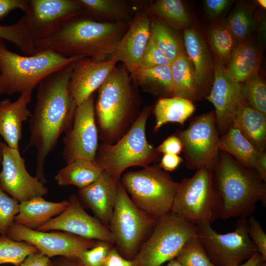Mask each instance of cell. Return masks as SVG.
<instances>
[{
	"label": "cell",
	"instance_id": "cell-16",
	"mask_svg": "<svg viewBox=\"0 0 266 266\" xmlns=\"http://www.w3.org/2000/svg\"><path fill=\"white\" fill-rule=\"evenodd\" d=\"M1 149L0 188L3 191L20 202L48 193V188L38 177L29 174L25 159L19 150L11 148L3 142Z\"/></svg>",
	"mask_w": 266,
	"mask_h": 266
},
{
	"label": "cell",
	"instance_id": "cell-25",
	"mask_svg": "<svg viewBox=\"0 0 266 266\" xmlns=\"http://www.w3.org/2000/svg\"><path fill=\"white\" fill-rule=\"evenodd\" d=\"M173 83L172 97L191 101L201 97L194 66L188 58L181 53L170 64Z\"/></svg>",
	"mask_w": 266,
	"mask_h": 266
},
{
	"label": "cell",
	"instance_id": "cell-42",
	"mask_svg": "<svg viewBox=\"0 0 266 266\" xmlns=\"http://www.w3.org/2000/svg\"><path fill=\"white\" fill-rule=\"evenodd\" d=\"M19 201L8 196L0 188V234L6 235L18 213Z\"/></svg>",
	"mask_w": 266,
	"mask_h": 266
},
{
	"label": "cell",
	"instance_id": "cell-3",
	"mask_svg": "<svg viewBox=\"0 0 266 266\" xmlns=\"http://www.w3.org/2000/svg\"><path fill=\"white\" fill-rule=\"evenodd\" d=\"M129 72L124 65L116 66L98 90L95 119L102 142H116L139 115L138 96Z\"/></svg>",
	"mask_w": 266,
	"mask_h": 266
},
{
	"label": "cell",
	"instance_id": "cell-40",
	"mask_svg": "<svg viewBox=\"0 0 266 266\" xmlns=\"http://www.w3.org/2000/svg\"><path fill=\"white\" fill-rule=\"evenodd\" d=\"M253 19L248 10L240 7L230 16L226 27L239 42L244 41L253 27Z\"/></svg>",
	"mask_w": 266,
	"mask_h": 266
},
{
	"label": "cell",
	"instance_id": "cell-5",
	"mask_svg": "<svg viewBox=\"0 0 266 266\" xmlns=\"http://www.w3.org/2000/svg\"><path fill=\"white\" fill-rule=\"evenodd\" d=\"M83 58L65 57L49 50L21 56L8 50L0 38V95L32 94L47 76Z\"/></svg>",
	"mask_w": 266,
	"mask_h": 266
},
{
	"label": "cell",
	"instance_id": "cell-6",
	"mask_svg": "<svg viewBox=\"0 0 266 266\" xmlns=\"http://www.w3.org/2000/svg\"><path fill=\"white\" fill-rule=\"evenodd\" d=\"M150 112V107L144 108L129 130L115 143L99 145L95 161L117 181L128 168L147 166L158 157L156 148L148 142L146 135Z\"/></svg>",
	"mask_w": 266,
	"mask_h": 266
},
{
	"label": "cell",
	"instance_id": "cell-29",
	"mask_svg": "<svg viewBox=\"0 0 266 266\" xmlns=\"http://www.w3.org/2000/svg\"><path fill=\"white\" fill-rule=\"evenodd\" d=\"M195 109L192 101L186 99L178 97L160 98L154 109V131H158L168 123H177L183 125Z\"/></svg>",
	"mask_w": 266,
	"mask_h": 266
},
{
	"label": "cell",
	"instance_id": "cell-49",
	"mask_svg": "<svg viewBox=\"0 0 266 266\" xmlns=\"http://www.w3.org/2000/svg\"><path fill=\"white\" fill-rule=\"evenodd\" d=\"M183 162V159L178 155L164 154L158 166L165 171H172Z\"/></svg>",
	"mask_w": 266,
	"mask_h": 266
},
{
	"label": "cell",
	"instance_id": "cell-14",
	"mask_svg": "<svg viewBox=\"0 0 266 266\" xmlns=\"http://www.w3.org/2000/svg\"><path fill=\"white\" fill-rule=\"evenodd\" d=\"M6 235L18 241H25L50 258L56 256L74 258L93 247L98 240L85 238L61 231H40L14 222Z\"/></svg>",
	"mask_w": 266,
	"mask_h": 266
},
{
	"label": "cell",
	"instance_id": "cell-39",
	"mask_svg": "<svg viewBox=\"0 0 266 266\" xmlns=\"http://www.w3.org/2000/svg\"><path fill=\"white\" fill-rule=\"evenodd\" d=\"M175 259L182 266H215L196 235L188 241Z\"/></svg>",
	"mask_w": 266,
	"mask_h": 266
},
{
	"label": "cell",
	"instance_id": "cell-45",
	"mask_svg": "<svg viewBox=\"0 0 266 266\" xmlns=\"http://www.w3.org/2000/svg\"><path fill=\"white\" fill-rule=\"evenodd\" d=\"M156 151L159 154L179 155L182 151V144L177 135H171L159 145Z\"/></svg>",
	"mask_w": 266,
	"mask_h": 266
},
{
	"label": "cell",
	"instance_id": "cell-15",
	"mask_svg": "<svg viewBox=\"0 0 266 266\" xmlns=\"http://www.w3.org/2000/svg\"><path fill=\"white\" fill-rule=\"evenodd\" d=\"M99 138L93 94L77 106L72 126L63 139V156L66 164L77 158L95 161Z\"/></svg>",
	"mask_w": 266,
	"mask_h": 266
},
{
	"label": "cell",
	"instance_id": "cell-21",
	"mask_svg": "<svg viewBox=\"0 0 266 266\" xmlns=\"http://www.w3.org/2000/svg\"><path fill=\"white\" fill-rule=\"evenodd\" d=\"M119 183L104 170L96 181L78 190L77 196L81 203L108 227L117 199Z\"/></svg>",
	"mask_w": 266,
	"mask_h": 266
},
{
	"label": "cell",
	"instance_id": "cell-10",
	"mask_svg": "<svg viewBox=\"0 0 266 266\" xmlns=\"http://www.w3.org/2000/svg\"><path fill=\"white\" fill-rule=\"evenodd\" d=\"M157 220L132 201L120 182L108 228L113 236L115 248L123 257L128 260L135 258Z\"/></svg>",
	"mask_w": 266,
	"mask_h": 266
},
{
	"label": "cell",
	"instance_id": "cell-53",
	"mask_svg": "<svg viewBox=\"0 0 266 266\" xmlns=\"http://www.w3.org/2000/svg\"><path fill=\"white\" fill-rule=\"evenodd\" d=\"M262 258H263L261 255L258 252H256L244 263L235 266H256Z\"/></svg>",
	"mask_w": 266,
	"mask_h": 266
},
{
	"label": "cell",
	"instance_id": "cell-57",
	"mask_svg": "<svg viewBox=\"0 0 266 266\" xmlns=\"http://www.w3.org/2000/svg\"><path fill=\"white\" fill-rule=\"evenodd\" d=\"M2 142L0 140V167L1 166V159H2V149H1Z\"/></svg>",
	"mask_w": 266,
	"mask_h": 266
},
{
	"label": "cell",
	"instance_id": "cell-1",
	"mask_svg": "<svg viewBox=\"0 0 266 266\" xmlns=\"http://www.w3.org/2000/svg\"><path fill=\"white\" fill-rule=\"evenodd\" d=\"M75 62L40 82L35 108L29 119L31 133L26 149L34 147L36 149V176L43 184L46 182L44 167L47 157L73 123L77 105L70 95L68 83Z\"/></svg>",
	"mask_w": 266,
	"mask_h": 266
},
{
	"label": "cell",
	"instance_id": "cell-2",
	"mask_svg": "<svg viewBox=\"0 0 266 266\" xmlns=\"http://www.w3.org/2000/svg\"><path fill=\"white\" fill-rule=\"evenodd\" d=\"M126 27L121 22H100L79 16L50 37L35 42L36 53L49 50L65 57L105 61L114 52Z\"/></svg>",
	"mask_w": 266,
	"mask_h": 266
},
{
	"label": "cell",
	"instance_id": "cell-22",
	"mask_svg": "<svg viewBox=\"0 0 266 266\" xmlns=\"http://www.w3.org/2000/svg\"><path fill=\"white\" fill-rule=\"evenodd\" d=\"M31 100L32 94L24 93L14 102L8 99L0 102V136L11 148L19 150L23 124L32 114L28 108Z\"/></svg>",
	"mask_w": 266,
	"mask_h": 266
},
{
	"label": "cell",
	"instance_id": "cell-27",
	"mask_svg": "<svg viewBox=\"0 0 266 266\" xmlns=\"http://www.w3.org/2000/svg\"><path fill=\"white\" fill-rule=\"evenodd\" d=\"M103 171L95 160L77 158L61 169L55 180L59 186L74 185L80 189L96 181Z\"/></svg>",
	"mask_w": 266,
	"mask_h": 266
},
{
	"label": "cell",
	"instance_id": "cell-31",
	"mask_svg": "<svg viewBox=\"0 0 266 266\" xmlns=\"http://www.w3.org/2000/svg\"><path fill=\"white\" fill-rule=\"evenodd\" d=\"M219 149L241 164L255 169L259 152L237 129L232 127L220 136Z\"/></svg>",
	"mask_w": 266,
	"mask_h": 266
},
{
	"label": "cell",
	"instance_id": "cell-4",
	"mask_svg": "<svg viewBox=\"0 0 266 266\" xmlns=\"http://www.w3.org/2000/svg\"><path fill=\"white\" fill-rule=\"evenodd\" d=\"M215 187L222 202L221 219L247 218L256 204H266V185L256 171L227 153L219 151L213 171Z\"/></svg>",
	"mask_w": 266,
	"mask_h": 266
},
{
	"label": "cell",
	"instance_id": "cell-18",
	"mask_svg": "<svg viewBox=\"0 0 266 266\" xmlns=\"http://www.w3.org/2000/svg\"><path fill=\"white\" fill-rule=\"evenodd\" d=\"M214 70L213 85L206 99L214 106L216 126L220 136L232 127L238 105L243 101V85L227 75L216 57Z\"/></svg>",
	"mask_w": 266,
	"mask_h": 266
},
{
	"label": "cell",
	"instance_id": "cell-12",
	"mask_svg": "<svg viewBox=\"0 0 266 266\" xmlns=\"http://www.w3.org/2000/svg\"><path fill=\"white\" fill-rule=\"evenodd\" d=\"M177 135L182 144L188 168L196 170L202 167L214 169L219 152L220 138L214 111L196 117Z\"/></svg>",
	"mask_w": 266,
	"mask_h": 266
},
{
	"label": "cell",
	"instance_id": "cell-35",
	"mask_svg": "<svg viewBox=\"0 0 266 266\" xmlns=\"http://www.w3.org/2000/svg\"><path fill=\"white\" fill-rule=\"evenodd\" d=\"M0 38L14 44L26 56L36 53L35 42L27 29L24 16L14 24L0 25Z\"/></svg>",
	"mask_w": 266,
	"mask_h": 266
},
{
	"label": "cell",
	"instance_id": "cell-24",
	"mask_svg": "<svg viewBox=\"0 0 266 266\" xmlns=\"http://www.w3.org/2000/svg\"><path fill=\"white\" fill-rule=\"evenodd\" d=\"M232 127L239 130L258 152L266 148V115L241 102Z\"/></svg>",
	"mask_w": 266,
	"mask_h": 266
},
{
	"label": "cell",
	"instance_id": "cell-47",
	"mask_svg": "<svg viewBox=\"0 0 266 266\" xmlns=\"http://www.w3.org/2000/svg\"><path fill=\"white\" fill-rule=\"evenodd\" d=\"M230 3V1L228 0H206L204 2L206 12L212 18L222 13Z\"/></svg>",
	"mask_w": 266,
	"mask_h": 266
},
{
	"label": "cell",
	"instance_id": "cell-50",
	"mask_svg": "<svg viewBox=\"0 0 266 266\" xmlns=\"http://www.w3.org/2000/svg\"><path fill=\"white\" fill-rule=\"evenodd\" d=\"M50 258L40 252L29 255L19 266H51Z\"/></svg>",
	"mask_w": 266,
	"mask_h": 266
},
{
	"label": "cell",
	"instance_id": "cell-44",
	"mask_svg": "<svg viewBox=\"0 0 266 266\" xmlns=\"http://www.w3.org/2000/svg\"><path fill=\"white\" fill-rule=\"evenodd\" d=\"M248 235L256 246L258 252L266 260V234L260 223L251 216L247 220Z\"/></svg>",
	"mask_w": 266,
	"mask_h": 266
},
{
	"label": "cell",
	"instance_id": "cell-34",
	"mask_svg": "<svg viewBox=\"0 0 266 266\" xmlns=\"http://www.w3.org/2000/svg\"><path fill=\"white\" fill-rule=\"evenodd\" d=\"M150 37L171 63L181 53L180 43L172 30L158 19L150 22Z\"/></svg>",
	"mask_w": 266,
	"mask_h": 266
},
{
	"label": "cell",
	"instance_id": "cell-43",
	"mask_svg": "<svg viewBox=\"0 0 266 266\" xmlns=\"http://www.w3.org/2000/svg\"><path fill=\"white\" fill-rule=\"evenodd\" d=\"M170 64L171 62L159 49L150 37L140 61L139 68H149Z\"/></svg>",
	"mask_w": 266,
	"mask_h": 266
},
{
	"label": "cell",
	"instance_id": "cell-30",
	"mask_svg": "<svg viewBox=\"0 0 266 266\" xmlns=\"http://www.w3.org/2000/svg\"><path fill=\"white\" fill-rule=\"evenodd\" d=\"M259 65L257 50L250 43L243 41L237 45L225 70L230 78L241 83L257 73Z\"/></svg>",
	"mask_w": 266,
	"mask_h": 266
},
{
	"label": "cell",
	"instance_id": "cell-13",
	"mask_svg": "<svg viewBox=\"0 0 266 266\" xmlns=\"http://www.w3.org/2000/svg\"><path fill=\"white\" fill-rule=\"evenodd\" d=\"M22 11L34 42L50 37L68 21L82 15L77 0H27Z\"/></svg>",
	"mask_w": 266,
	"mask_h": 266
},
{
	"label": "cell",
	"instance_id": "cell-36",
	"mask_svg": "<svg viewBox=\"0 0 266 266\" xmlns=\"http://www.w3.org/2000/svg\"><path fill=\"white\" fill-rule=\"evenodd\" d=\"M38 251L27 242L15 241L6 235L0 236V265L11 264L19 266L29 255Z\"/></svg>",
	"mask_w": 266,
	"mask_h": 266
},
{
	"label": "cell",
	"instance_id": "cell-19",
	"mask_svg": "<svg viewBox=\"0 0 266 266\" xmlns=\"http://www.w3.org/2000/svg\"><path fill=\"white\" fill-rule=\"evenodd\" d=\"M117 63L113 58L103 61L83 58L75 63L69 81L68 90L77 106L98 90Z\"/></svg>",
	"mask_w": 266,
	"mask_h": 266
},
{
	"label": "cell",
	"instance_id": "cell-26",
	"mask_svg": "<svg viewBox=\"0 0 266 266\" xmlns=\"http://www.w3.org/2000/svg\"><path fill=\"white\" fill-rule=\"evenodd\" d=\"M184 42L187 57L192 63L201 95L206 87L211 66V57L207 48L200 34L193 29L184 31Z\"/></svg>",
	"mask_w": 266,
	"mask_h": 266
},
{
	"label": "cell",
	"instance_id": "cell-9",
	"mask_svg": "<svg viewBox=\"0 0 266 266\" xmlns=\"http://www.w3.org/2000/svg\"><path fill=\"white\" fill-rule=\"evenodd\" d=\"M197 225L171 211L159 218L133 259L135 266H161L175 259L196 235Z\"/></svg>",
	"mask_w": 266,
	"mask_h": 266
},
{
	"label": "cell",
	"instance_id": "cell-54",
	"mask_svg": "<svg viewBox=\"0 0 266 266\" xmlns=\"http://www.w3.org/2000/svg\"><path fill=\"white\" fill-rule=\"evenodd\" d=\"M166 266H182V265L176 259H174L169 261Z\"/></svg>",
	"mask_w": 266,
	"mask_h": 266
},
{
	"label": "cell",
	"instance_id": "cell-55",
	"mask_svg": "<svg viewBox=\"0 0 266 266\" xmlns=\"http://www.w3.org/2000/svg\"><path fill=\"white\" fill-rule=\"evenodd\" d=\"M256 266H266V260L262 258Z\"/></svg>",
	"mask_w": 266,
	"mask_h": 266
},
{
	"label": "cell",
	"instance_id": "cell-37",
	"mask_svg": "<svg viewBox=\"0 0 266 266\" xmlns=\"http://www.w3.org/2000/svg\"><path fill=\"white\" fill-rule=\"evenodd\" d=\"M209 42L216 57L224 65L230 62L236 48V39L225 26H218L212 29L209 33Z\"/></svg>",
	"mask_w": 266,
	"mask_h": 266
},
{
	"label": "cell",
	"instance_id": "cell-46",
	"mask_svg": "<svg viewBox=\"0 0 266 266\" xmlns=\"http://www.w3.org/2000/svg\"><path fill=\"white\" fill-rule=\"evenodd\" d=\"M104 266H135V263L134 259L128 260L123 257L112 247L105 259Z\"/></svg>",
	"mask_w": 266,
	"mask_h": 266
},
{
	"label": "cell",
	"instance_id": "cell-33",
	"mask_svg": "<svg viewBox=\"0 0 266 266\" xmlns=\"http://www.w3.org/2000/svg\"><path fill=\"white\" fill-rule=\"evenodd\" d=\"M150 11L159 20L175 29L184 28L190 23L187 11L179 0H158L151 5Z\"/></svg>",
	"mask_w": 266,
	"mask_h": 266
},
{
	"label": "cell",
	"instance_id": "cell-28",
	"mask_svg": "<svg viewBox=\"0 0 266 266\" xmlns=\"http://www.w3.org/2000/svg\"><path fill=\"white\" fill-rule=\"evenodd\" d=\"M131 78L144 91L163 98L171 97L173 83L170 65L138 68L130 73Z\"/></svg>",
	"mask_w": 266,
	"mask_h": 266
},
{
	"label": "cell",
	"instance_id": "cell-38",
	"mask_svg": "<svg viewBox=\"0 0 266 266\" xmlns=\"http://www.w3.org/2000/svg\"><path fill=\"white\" fill-rule=\"evenodd\" d=\"M243 96L247 105L266 115V85L258 72L245 81Z\"/></svg>",
	"mask_w": 266,
	"mask_h": 266
},
{
	"label": "cell",
	"instance_id": "cell-8",
	"mask_svg": "<svg viewBox=\"0 0 266 266\" xmlns=\"http://www.w3.org/2000/svg\"><path fill=\"white\" fill-rule=\"evenodd\" d=\"M214 169L202 167L179 183L171 211L193 224H211L221 218L222 202L215 187Z\"/></svg>",
	"mask_w": 266,
	"mask_h": 266
},
{
	"label": "cell",
	"instance_id": "cell-56",
	"mask_svg": "<svg viewBox=\"0 0 266 266\" xmlns=\"http://www.w3.org/2000/svg\"><path fill=\"white\" fill-rule=\"evenodd\" d=\"M257 1L261 6H262L264 8H266V1L265 0H258Z\"/></svg>",
	"mask_w": 266,
	"mask_h": 266
},
{
	"label": "cell",
	"instance_id": "cell-52",
	"mask_svg": "<svg viewBox=\"0 0 266 266\" xmlns=\"http://www.w3.org/2000/svg\"><path fill=\"white\" fill-rule=\"evenodd\" d=\"M51 266H78L72 259L61 256L52 261Z\"/></svg>",
	"mask_w": 266,
	"mask_h": 266
},
{
	"label": "cell",
	"instance_id": "cell-51",
	"mask_svg": "<svg viewBox=\"0 0 266 266\" xmlns=\"http://www.w3.org/2000/svg\"><path fill=\"white\" fill-rule=\"evenodd\" d=\"M255 170L256 171L261 179L266 181V151L259 153Z\"/></svg>",
	"mask_w": 266,
	"mask_h": 266
},
{
	"label": "cell",
	"instance_id": "cell-41",
	"mask_svg": "<svg viewBox=\"0 0 266 266\" xmlns=\"http://www.w3.org/2000/svg\"><path fill=\"white\" fill-rule=\"evenodd\" d=\"M113 245L107 242L98 240L93 247L84 250L78 256L72 259L78 266H104L105 259Z\"/></svg>",
	"mask_w": 266,
	"mask_h": 266
},
{
	"label": "cell",
	"instance_id": "cell-17",
	"mask_svg": "<svg viewBox=\"0 0 266 266\" xmlns=\"http://www.w3.org/2000/svg\"><path fill=\"white\" fill-rule=\"evenodd\" d=\"M68 202V206L62 213L36 230L61 231L114 245L113 236L108 227L85 211L77 196H69Z\"/></svg>",
	"mask_w": 266,
	"mask_h": 266
},
{
	"label": "cell",
	"instance_id": "cell-32",
	"mask_svg": "<svg viewBox=\"0 0 266 266\" xmlns=\"http://www.w3.org/2000/svg\"><path fill=\"white\" fill-rule=\"evenodd\" d=\"M82 11L81 16L96 20L105 18L116 20L126 19L128 14L125 1L119 0H77Z\"/></svg>",
	"mask_w": 266,
	"mask_h": 266
},
{
	"label": "cell",
	"instance_id": "cell-7",
	"mask_svg": "<svg viewBox=\"0 0 266 266\" xmlns=\"http://www.w3.org/2000/svg\"><path fill=\"white\" fill-rule=\"evenodd\" d=\"M120 182L132 201L157 219L171 211L179 186L158 165L126 172Z\"/></svg>",
	"mask_w": 266,
	"mask_h": 266
},
{
	"label": "cell",
	"instance_id": "cell-23",
	"mask_svg": "<svg viewBox=\"0 0 266 266\" xmlns=\"http://www.w3.org/2000/svg\"><path fill=\"white\" fill-rule=\"evenodd\" d=\"M68 200L59 202L47 201L42 197H36L20 202L18 213L14 222L28 228L37 230L68 206Z\"/></svg>",
	"mask_w": 266,
	"mask_h": 266
},
{
	"label": "cell",
	"instance_id": "cell-48",
	"mask_svg": "<svg viewBox=\"0 0 266 266\" xmlns=\"http://www.w3.org/2000/svg\"><path fill=\"white\" fill-rule=\"evenodd\" d=\"M27 0H0V21L16 9L23 10Z\"/></svg>",
	"mask_w": 266,
	"mask_h": 266
},
{
	"label": "cell",
	"instance_id": "cell-20",
	"mask_svg": "<svg viewBox=\"0 0 266 266\" xmlns=\"http://www.w3.org/2000/svg\"><path fill=\"white\" fill-rule=\"evenodd\" d=\"M150 22L147 14L137 13L110 57L122 62L130 73L139 67L140 61L150 37Z\"/></svg>",
	"mask_w": 266,
	"mask_h": 266
},
{
	"label": "cell",
	"instance_id": "cell-11",
	"mask_svg": "<svg viewBox=\"0 0 266 266\" xmlns=\"http://www.w3.org/2000/svg\"><path fill=\"white\" fill-rule=\"evenodd\" d=\"M196 236L215 266H235L258 252L248 235L246 218H239L234 231L224 234L217 233L210 223L200 224Z\"/></svg>",
	"mask_w": 266,
	"mask_h": 266
}]
</instances>
